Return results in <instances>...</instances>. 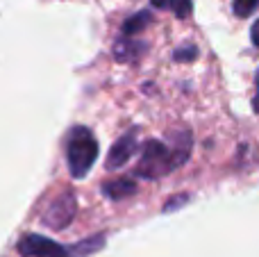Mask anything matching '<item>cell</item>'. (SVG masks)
I'll use <instances>...</instances> for the list:
<instances>
[{
  "instance_id": "4fadbf2b",
  "label": "cell",
  "mask_w": 259,
  "mask_h": 257,
  "mask_svg": "<svg viewBox=\"0 0 259 257\" xmlns=\"http://www.w3.org/2000/svg\"><path fill=\"white\" fill-rule=\"evenodd\" d=\"M173 3L175 0H150V5L157 9H168V7H173Z\"/></svg>"
},
{
  "instance_id": "ba28073f",
  "label": "cell",
  "mask_w": 259,
  "mask_h": 257,
  "mask_svg": "<svg viewBox=\"0 0 259 257\" xmlns=\"http://www.w3.org/2000/svg\"><path fill=\"white\" fill-rule=\"evenodd\" d=\"M150 21H152V14L148 12V9H143V12H139V14H132V16L123 23V36L132 39L134 34H141V32L150 25Z\"/></svg>"
},
{
  "instance_id": "5bb4252c",
  "label": "cell",
  "mask_w": 259,
  "mask_h": 257,
  "mask_svg": "<svg viewBox=\"0 0 259 257\" xmlns=\"http://www.w3.org/2000/svg\"><path fill=\"white\" fill-rule=\"evenodd\" d=\"M250 36H252V44H255L257 48H259V18H257L255 23H252V27H250Z\"/></svg>"
},
{
  "instance_id": "7a4b0ae2",
  "label": "cell",
  "mask_w": 259,
  "mask_h": 257,
  "mask_svg": "<svg viewBox=\"0 0 259 257\" xmlns=\"http://www.w3.org/2000/svg\"><path fill=\"white\" fill-rule=\"evenodd\" d=\"M105 246V235H94L73 246H64L41 235H25L18 241V253L23 257H89Z\"/></svg>"
},
{
  "instance_id": "9c48e42d",
  "label": "cell",
  "mask_w": 259,
  "mask_h": 257,
  "mask_svg": "<svg viewBox=\"0 0 259 257\" xmlns=\"http://www.w3.org/2000/svg\"><path fill=\"white\" fill-rule=\"evenodd\" d=\"M232 12L237 14L239 18H248L255 12H259V0H234Z\"/></svg>"
},
{
  "instance_id": "7c38bea8",
  "label": "cell",
  "mask_w": 259,
  "mask_h": 257,
  "mask_svg": "<svg viewBox=\"0 0 259 257\" xmlns=\"http://www.w3.org/2000/svg\"><path fill=\"white\" fill-rule=\"evenodd\" d=\"M173 9H175V16L178 18H187L193 9V3L191 0H175L173 3Z\"/></svg>"
},
{
  "instance_id": "9a60e30c",
  "label": "cell",
  "mask_w": 259,
  "mask_h": 257,
  "mask_svg": "<svg viewBox=\"0 0 259 257\" xmlns=\"http://www.w3.org/2000/svg\"><path fill=\"white\" fill-rule=\"evenodd\" d=\"M252 107H255V112L259 114V96H255V100H252Z\"/></svg>"
},
{
  "instance_id": "8fae6325",
  "label": "cell",
  "mask_w": 259,
  "mask_h": 257,
  "mask_svg": "<svg viewBox=\"0 0 259 257\" xmlns=\"http://www.w3.org/2000/svg\"><path fill=\"white\" fill-rule=\"evenodd\" d=\"M189 200H191V196H189V194H178V196H173V198H168V203L164 205V212H170V209H180L182 205H187Z\"/></svg>"
},
{
  "instance_id": "277c9868",
  "label": "cell",
  "mask_w": 259,
  "mask_h": 257,
  "mask_svg": "<svg viewBox=\"0 0 259 257\" xmlns=\"http://www.w3.org/2000/svg\"><path fill=\"white\" fill-rule=\"evenodd\" d=\"M77 214V200H75V194L73 191H64L62 196L53 200L48 205V209L44 212V226L50 228V230H64L73 223Z\"/></svg>"
},
{
  "instance_id": "6da1fadb",
  "label": "cell",
  "mask_w": 259,
  "mask_h": 257,
  "mask_svg": "<svg viewBox=\"0 0 259 257\" xmlns=\"http://www.w3.org/2000/svg\"><path fill=\"white\" fill-rule=\"evenodd\" d=\"M191 146L193 137L184 127L168 132L164 141L148 139L141 150V159L134 168V176L143 180H159L168 176L170 171L187 164V159L191 157Z\"/></svg>"
},
{
  "instance_id": "8992f818",
  "label": "cell",
  "mask_w": 259,
  "mask_h": 257,
  "mask_svg": "<svg viewBox=\"0 0 259 257\" xmlns=\"http://www.w3.org/2000/svg\"><path fill=\"white\" fill-rule=\"evenodd\" d=\"M148 46L143 41L130 39V36H118L114 44V59L121 64H132L141 57V53H146Z\"/></svg>"
},
{
  "instance_id": "30bf717a",
  "label": "cell",
  "mask_w": 259,
  "mask_h": 257,
  "mask_svg": "<svg viewBox=\"0 0 259 257\" xmlns=\"http://www.w3.org/2000/svg\"><path fill=\"white\" fill-rule=\"evenodd\" d=\"M196 57H198V48H196V46H191V44L180 46V48L173 53L175 62H193Z\"/></svg>"
},
{
  "instance_id": "3957f363",
  "label": "cell",
  "mask_w": 259,
  "mask_h": 257,
  "mask_svg": "<svg viewBox=\"0 0 259 257\" xmlns=\"http://www.w3.org/2000/svg\"><path fill=\"white\" fill-rule=\"evenodd\" d=\"M98 139L84 125H75L66 137V162L73 178H84L98 159Z\"/></svg>"
},
{
  "instance_id": "5b68a950",
  "label": "cell",
  "mask_w": 259,
  "mask_h": 257,
  "mask_svg": "<svg viewBox=\"0 0 259 257\" xmlns=\"http://www.w3.org/2000/svg\"><path fill=\"white\" fill-rule=\"evenodd\" d=\"M137 153V127H130L125 135H121L114 146L109 148V155H107V164L105 166L109 171H116V168L125 166V164L132 159V155Z\"/></svg>"
},
{
  "instance_id": "52a82bcc",
  "label": "cell",
  "mask_w": 259,
  "mask_h": 257,
  "mask_svg": "<svg viewBox=\"0 0 259 257\" xmlns=\"http://www.w3.org/2000/svg\"><path fill=\"white\" fill-rule=\"evenodd\" d=\"M103 194L109 200H125L130 196L137 194V182L132 178H118V180H109L103 185Z\"/></svg>"
}]
</instances>
